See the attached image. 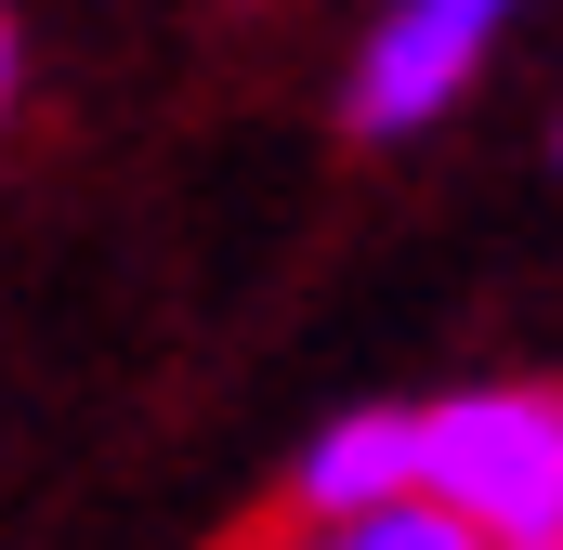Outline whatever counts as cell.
Segmentation results:
<instances>
[{
    "instance_id": "cell-1",
    "label": "cell",
    "mask_w": 563,
    "mask_h": 550,
    "mask_svg": "<svg viewBox=\"0 0 563 550\" xmlns=\"http://www.w3.org/2000/svg\"><path fill=\"white\" fill-rule=\"evenodd\" d=\"M420 498L485 550H563V394L551 381H459L420 394Z\"/></svg>"
},
{
    "instance_id": "cell-2",
    "label": "cell",
    "mask_w": 563,
    "mask_h": 550,
    "mask_svg": "<svg viewBox=\"0 0 563 550\" xmlns=\"http://www.w3.org/2000/svg\"><path fill=\"white\" fill-rule=\"evenodd\" d=\"M525 13L538 0H380L354 66H341V132L354 144H432L485 92V66L511 53Z\"/></svg>"
},
{
    "instance_id": "cell-3",
    "label": "cell",
    "mask_w": 563,
    "mask_h": 550,
    "mask_svg": "<svg viewBox=\"0 0 563 550\" xmlns=\"http://www.w3.org/2000/svg\"><path fill=\"white\" fill-rule=\"evenodd\" d=\"M420 485V394H367V407H328L288 459V512H367V498H407Z\"/></svg>"
},
{
    "instance_id": "cell-4",
    "label": "cell",
    "mask_w": 563,
    "mask_h": 550,
    "mask_svg": "<svg viewBox=\"0 0 563 550\" xmlns=\"http://www.w3.org/2000/svg\"><path fill=\"white\" fill-rule=\"evenodd\" d=\"M301 550H485V538L407 485V498H367V512H314V525H301Z\"/></svg>"
},
{
    "instance_id": "cell-5",
    "label": "cell",
    "mask_w": 563,
    "mask_h": 550,
    "mask_svg": "<svg viewBox=\"0 0 563 550\" xmlns=\"http://www.w3.org/2000/svg\"><path fill=\"white\" fill-rule=\"evenodd\" d=\"M26 79H40V40H26V13L0 0V144H13V119H26Z\"/></svg>"
}]
</instances>
